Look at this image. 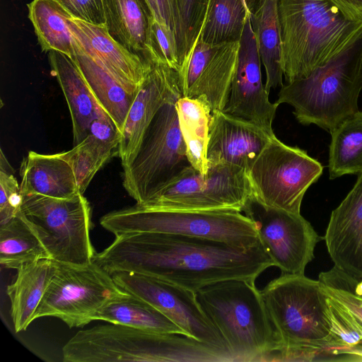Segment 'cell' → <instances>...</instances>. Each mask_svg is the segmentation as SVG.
I'll return each instance as SVG.
<instances>
[{
	"mask_svg": "<svg viewBox=\"0 0 362 362\" xmlns=\"http://www.w3.org/2000/svg\"><path fill=\"white\" fill-rule=\"evenodd\" d=\"M100 223L115 236L151 232L199 237L242 248L262 244L254 222L234 210H163L136 204L109 212Z\"/></svg>",
	"mask_w": 362,
	"mask_h": 362,
	"instance_id": "obj_7",
	"label": "cell"
},
{
	"mask_svg": "<svg viewBox=\"0 0 362 362\" xmlns=\"http://www.w3.org/2000/svg\"><path fill=\"white\" fill-rule=\"evenodd\" d=\"M55 262V274L35 313V320L54 317L69 327H81L93 321L102 308L127 293L112 274L93 261L87 264Z\"/></svg>",
	"mask_w": 362,
	"mask_h": 362,
	"instance_id": "obj_10",
	"label": "cell"
},
{
	"mask_svg": "<svg viewBox=\"0 0 362 362\" xmlns=\"http://www.w3.org/2000/svg\"><path fill=\"white\" fill-rule=\"evenodd\" d=\"M318 280L326 293L362 318V280L357 281L335 267L321 272Z\"/></svg>",
	"mask_w": 362,
	"mask_h": 362,
	"instance_id": "obj_35",
	"label": "cell"
},
{
	"mask_svg": "<svg viewBox=\"0 0 362 362\" xmlns=\"http://www.w3.org/2000/svg\"><path fill=\"white\" fill-rule=\"evenodd\" d=\"M252 195L244 169L227 163H208L206 174L190 165L153 198L138 204L163 210L243 212Z\"/></svg>",
	"mask_w": 362,
	"mask_h": 362,
	"instance_id": "obj_12",
	"label": "cell"
},
{
	"mask_svg": "<svg viewBox=\"0 0 362 362\" xmlns=\"http://www.w3.org/2000/svg\"><path fill=\"white\" fill-rule=\"evenodd\" d=\"M255 282L225 280L196 292L199 304L225 341L234 361H267L281 349Z\"/></svg>",
	"mask_w": 362,
	"mask_h": 362,
	"instance_id": "obj_5",
	"label": "cell"
},
{
	"mask_svg": "<svg viewBox=\"0 0 362 362\" xmlns=\"http://www.w3.org/2000/svg\"><path fill=\"white\" fill-rule=\"evenodd\" d=\"M112 276L124 291L151 304L193 338L228 356L221 335L199 304L196 292L156 277L135 272H115Z\"/></svg>",
	"mask_w": 362,
	"mask_h": 362,
	"instance_id": "obj_13",
	"label": "cell"
},
{
	"mask_svg": "<svg viewBox=\"0 0 362 362\" xmlns=\"http://www.w3.org/2000/svg\"><path fill=\"white\" fill-rule=\"evenodd\" d=\"M248 14L243 0H209L198 37L212 45L240 41Z\"/></svg>",
	"mask_w": 362,
	"mask_h": 362,
	"instance_id": "obj_33",
	"label": "cell"
},
{
	"mask_svg": "<svg viewBox=\"0 0 362 362\" xmlns=\"http://www.w3.org/2000/svg\"><path fill=\"white\" fill-rule=\"evenodd\" d=\"M110 35L130 52L147 61L152 11L146 0H103Z\"/></svg>",
	"mask_w": 362,
	"mask_h": 362,
	"instance_id": "obj_23",
	"label": "cell"
},
{
	"mask_svg": "<svg viewBox=\"0 0 362 362\" xmlns=\"http://www.w3.org/2000/svg\"><path fill=\"white\" fill-rule=\"evenodd\" d=\"M323 166L306 151L271 138L247 172L252 196L262 204L300 214L308 189Z\"/></svg>",
	"mask_w": 362,
	"mask_h": 362,
	"instance_id": "obj_11",
	"label": "cell"
},
{
	"mask_svg": "<svg viewBox=\"0 0 362 362\" xmlns=\"http://www.w3.org/2000/svg\"><path fill=\"white\" fill-rule=\"evenodd\" d=\"M348 20L362 23V0H327Z\"/></svg>",
	"mask_w": 362,
	"mask_h": 362,
	"instance_id": "obj_42",
	"label": "cell"
},
{
	"mask_svg": "<svg viewBox=\"0 0 362 362\" xmlns=\"http://www.w3.org/2000/svg\"><path fill=\"white\" fill-rule=\"evenodd\" d=\"M328 168L331 180L362 171V112L344 119L331 132Z\"/></svg>",
	"mask_w": 362,
	"mask_h": 362,
	"instance_id": "obj_31",
	"label": "cell"
},
{
	"mask_svg": "<svg viewBox=\"0 0 362 362\" xmlns=\"http://www.w3.org/2000/svg\"><path fill=\"white\" fill-rule=\"evenodd\" d=\"M362 89V32L342 52L309 76L283 84L276 103H287L296 119L329 133L358 111Z\"/></svg>",
	"mask_w": 362,
	"mask_h": 362,
	"instance_id": "obj_6",
	"label": "cell"
},
{
	"mask_svg": "<svg viewBox=\"0 0 362 362\" xmlns=\"http://www.w3.org/2000/svg\"><path fill=\"white\" fill-rule=\"evenodd\" d=\"M115 148L88 134L69 151L59 153L71 165L80 193L83 194L96 173L112 156Z\"/></svg>",
	"mask_w": 362,
	"mask_h": 362,
	"instance_id": "obj_34",
	"label": "cell"
},
{
	"mask_svg": "<svg viewBox=\"0 0 362 362\" xmlns=\"http://www.w3.org/2000/svg\"><path fill=\"white\" fill-rule=\"evenodd\" d=\"M147 61L165 64L177 72L180 69L175 36L164 23L154 17L151 21L148 36Z\"/></svg>",
	"mask_w": 362,
	"mask_h": 362,
	"instance_id": "obj_36",
	"label": "cell"
},
{
	"mask_svg": "<svg viewBox=\"0 0 362 362\" xmlns=\"http://www.w3.org/2000/svg\"><path fill=\"white\" fill-rule=\"evenodd\" d=\"M69 26L78 46L136 95L153 63L146 62L115 40L105 25L71 18Z\"/></svg>",
	"mask_w": 362,
	"mask_h": 362,
	"instance_id": "obj_17",
	"label": "cell"
},
{
	"mask_svg": "<svg viewBox=\"0 0 362 362\" xmlns=\"http://www.w3.org/2000/svg\"><path fill=\"white\" fill-rule=\"evenodd\" d=\"M175 108L189 162L204 175L208 170L207 147L211 110L204 100L186 96L176 101Z\"/></svg>",
	"mask_w": 362,
	"mask_h": 362,
	"instance_id": "obj_27",
	"label": "cell"
},
{
	"mask_svg": "<svg viewBox=\"0 0 362 362\" xmlns=\"http://www.w3.org/2000/svg\"><path fill=\"white\" fill-rule=\"evenodd\" d=\"M272 137L252 123L223 111L214 112L209 127L208 163L230 164L247 173Z\"/></svg>",
	"mask_w": 362,
	"mask_h": 362,
	"instance_id": "obj_19",
	"label": "cell"
},
{
	"mask_svg": "<svg viewBox=\"0 0 362 362\" xmlns=\"http://www.w3.org/2000/svg\"><path fill=\"white\" fill-rule=\"evenodd\" d=\"M73 18L94 25H105L103 0H56Z\"/></svg>",
	"mask_w": 362,
	"mask_h": 362,
	"instance_id": "obj_41",
	"label": "cell"
},
{
	"mask_svg": "<svg viewBox=\"0 0 362 362\" xmlns=\"http://www.w3.org/2000/svg\"><path fill=\"white\" fill-rule=\"evenodd\" d=\"M93 262L110 274L139 273L194 292L225 280L255 281L274 266L262 244L242 248L199 237L151 232L115 236Z\"/></svg>",
	"mask_w": 362,
	"mask_h": 362,
	"instance_id": "obj_1",
	"label": "cell"
},
{
	"mask_svg": "<svg viewBox=\"0 0 362 362\" xmlns=\"http://www.w3.org/2000/svg\"><path fill=\"white\" fill-rule=\"evenodd\" d=\"M180 1L185 42V61L201 32L208 8L209 0Z\"/></svg>",
	"mask_w": 362,
	"mask_h": 362,
	"instance_id": "obj_38",
	"label": "cell"
},
{
	"mask_svg": "<svg viewBox=\"0 0 362 362\" xmlns=\"http://www.w3.org/2000/svg\"><path fill=\"white\" fill-rule=\"evenodd\" d=\"M21 194L66 199L79 192L74 171L59 153L29 151L20 168Z\"/></svg>",
	"mask_w": 362,
	"mask_h": 362,
	"instance_id": "obj_21",
	"label": "cell"
},
{
	"mask_svg": "<svg viewBox=\"0 0 362 362\" xmlns=\"http://www.w3.org/2000/svg\"><path fill=\"white\" fill-rule=\"evenodd\" d=\"M177 100L158 110L134 155L122 164L123 186L136 204L153 198L191 165L179 127Z\"/></svg>",
	"mask_w": 362,
	"mask_h": 362,
	"instance_id": "obj_8",
	"label": "cell"
},
{
	"mask_svg": "<svg viewBox=\"0 0 362 362\" xmlns=\"http://www.w3.org/2000/svg\"><path fill=\"white\" fill-rule=\"evenodd\" d=\"M28 7L42 51H57L72 58L74 37L69 26L72 18L69 13L56 0H33Z\"/></svg>",
	"mask_w": 362,
	"mask_h": 362,
	"instance_id": "obj_29",
	"label": "cell"
},
{
	"mask_svg": "<svg viewBox=\"0 0 362 362\" xmlns=\"http://www.w3.org/2000/svg\"><path fill=\"white\" fill-rule=\"evenodd\" d=\"M65 362L229 361L193 338L112 324L78 331L64 346Z\"/></svg>",
	"mask_w": 362,
	"mask_h": 362,
	"instance_id": "obj_4",
	"label": "cell"
},
{
	"mask_svg": "<svg viewBox=\"0 0 362 362\" xmlns=\"http://www.w3.org/2000/svg\"><path fill=\"white\" fill-rule=\"evenodd\" d=\"M324 239L334 267L362 280V171L352 189L332 211Z\"/></svg>",
	"mask_w": 362,
	"mask_h": 362,
	"instance_id": "obj_18",
	"label": "cell"
},
{
	"mask_svg": "<svg viewBox=\"0 0 362 362\" xmlns=\"http://www.w3.org/2000/svg\"><path fill=\"white\" fill-rule=\"evenodd\" d=\"M22 195L20 185L12 173L0 170V225L16 216L20 211Z\"/></svg>",
	"mask_w": 362,
	"mask_h": 362,
	"instance_id": "obj_39",
	"label": "cell"
},
{
	"mask_svg": "<svg viewBox=\"0 0 362 362\" xmlns=\"http://www.w3.org/2000/svg\"><path fill=\"white\" fill-rule=\"evenodd\" d=\"M56 262L49 258L25 264L18 268L13 281L7 286L11 315L16 332L25 330L55 274Z\"/></svg>",
	"mask_w": 362,
	"mask_h": 362,
	"instance_id": "obj_22",
	"label": "cell"
},
{
	"mask_svg": "<svg viewBox=\"0 0 362 362\" xmlns=\"http://www.w3.org/2000/svg\"><path fill=\"white\" fill-rule=\"evenodd\" d=\"M182 96L178 72L165 64L153 63L128 112L117 153L122 164L136 153L158 110Z\"/></svg>",
	"mask_w": 362,
	"mask_h": 362,
	"instance_id": "obj_16",
	"label": "cell"
},
{
	"mask_svg": "<svg viewBox=\"0 0 362 362\" xmlns=\"http://www.w3.org/2000/svg\"><path fill=\"white\" fill-rule=\"evenodd\" d=\"M49 258V253L21 211L8 222L0 225V263L7 269L21 266L40 259Z\"/></svg>",
	"mask_w": 362,
	"mask_h": 362,
	"instance_id": "obj_30",
	"label": "cell"
},
{
	"mask_svg": "<svg viewBox=\"0 0 362 362\" xmlns=\"http://www.w3.org/2000/svg\"><path fill=\"white\" fill-rule=\"evenodd\" d=\"M73 44V60L98 103L109 115L122 134L128 112L136 95L132 94L104 66L86 54L74 38Z\"/></svg>",
	"mask_w": 362,
	"mask_h": 362,
	"instance_id": "obj_24",
	"label": "cell"
},
{
	"mask_svg": "<svg viewBox=\"0 0 362 362\" xmlns=\"http://www.w3.org/2000/svg\"><path fill=\"white\" fill-rule=\"evenodd\" d=\"M260 0H243L247 11L251 15L257 8Z\"/></svg>",
	"mask_w": 362,
	"mask_h": 362,
	"instance_id": "obj_44",
	"label": "cell"
},
{
	"mask_svg": "<svg viewBox=\"0 0 362 362\" xmlns=\"http://www.w3.org/2000/svg\"><path fill=\"white\" fill-rule=\"evenodd\" d=\"M222 45L209 44L197 38L178 72L182 96L187 94Z\"/></svg>",
	"mask_w": 362,
	"mask_h": 362,
	"instance_id": "obj_37",
	"label": "cell"
},
{
	"mask_svg": "<svg viewBox=\"0 0 362 362\" xmlns=\"http://www.w3.org/2000/svg\"><path fill=\"white\" fill-rule=\"evenodd\" d=\"M146 1H147V2L148 3V4L150 6V8H151V9L152 11V13H153V17L157 21H160L161 23H163V20L161 18L160 12H159L157 1L156 0H146Z\"/></svg>",
	"mask_w": 362,
	"mask_h": 362,
	"instance_id": "obj_43",
	"label": "cell"
},
{
	"mask_svg": "<svg viewBox=\"0 0 362 362\" xmlns=\"http://www.w3.org/2000/svg\"><path fill=\"white\" fill-rule=\"evenodd\" d=\"M279 1L260 0L254 13L250 15L259 54L266 73L264 87L269 93L272 88L283 85Z\"/></svg>",
	"mask_w": 362,
	"mask_h": 362,
	"instance_id": "obj_26",
	"label": "cell"
},
{
	"mask_svg": "<svg viewBox=\"0 0 362 362\" xmlns=\"http://www.w3.org/2000/svg\"><path fill=\"white\" fill-rule=\"evenodd\" d=\"M49 61L69 109L74 144L76 145L86 137L91 122L102 107L72 58L57 51H50Z\"/></svg>",
	"mask_w": 362,
	"mask_h": 362,
	"instance_id": "obj_20",
	"label": "cell"
},
{
	"mask_svg": "<svg viewBox=\"0 0 362 362\" xmlns=\"http://www.w3.org/2000/svg\"><path fill=\"white\" fill-rule=\"evenodd\" d=\"M163 23L174 33L180 69L185 59V42L180 0H156Z\"/></svg>",
	"mask_w": 362,
	"mask_h": 362,
	"instance_id": "obj_40",
	"label": "cell"
},
{
	"mask_svg": "<svg viewBox=\"0 0 362 362\" xmlns=\"http://www.w3.org/2000/svg\"><path fill=\"white\" fill-rule=\"evenodd\" d=\"M93 320H103L146 331L186 336L181 328L156 308L129 293L102 308L94 315Z\"/></svg>",
	"mask_w": 362,
	"mask_h": 362,
	"instance_id": "obj_28",
	"label": "cell"
},
{
	"mask_svg": "<svg viewBox=\"0 0 362 362\" xmlns=\"http://www.w3.org/2000/svg\"><path fill=\"white\" fill-rule=\"evenodd\" d=\"M278 106L276 102H270L269 93L262 83L261 59L248 14L240 40L229 98L223 111L260 127L272 137L276 136L272 123Z\"/></svg>",
	"mask_w": 362,
	"mask_h": 362,
	"instance_id": "obj_15",
	"label": "cell"
},
{
	"mask_svg": "<svg viewBox=\"0 0 362 362\" xmlns=\"http://www.w3.org/2000/svg\"><path fill=\"white\" fill-rule=\"evenodd\" d=\"M21 195V212L52 259L74 264L93 261L91 209L83 194L66 199Z\"/></svg>",
	"mask_w": 362,
	"mask_h": 362,
	"instance_id": "obj_9",
	"label": "cell"
},
{
	"mask_svg": "<svg viewBox=\"0 0 362 362\" xmlns=\"http://www.w3.org/2000/svg\"><path fill=\"white\" fill-rule=\"evenodd\" d=\"M281 64L287 83L325 66L362 32L327 0H279Z\"/></svg>",
	"mask_w": 362,
	"mask_h": 362,
	"instance_id": "obj_3",
	"label": "cell"
},
{
	"mask_svg": "<svg viewBox=\"0 0 362 362\" xmlns=\"http://www.w3.org/2000/svg\"><path fill=\"white\" fill-rule=\"evenodd\" d=\"M326 294L333 361H362V318Z\"/></svg>",
	"mask_w": 362,
	"mask_h": 362,
	"instance_id": "obj_32",
	"label": "cell"
},
{
	"mask_svg": "<svg viewBox=\"0 0 362 362\" xmlns=\"http://www.w3.org/2000/svg\"><path fill=\"white\" fill-rule=\"evenodd\" d=\"M239 47L240 41L223 44L185 96L204 100L211 112L223 111L235 73Z\"/></svg>",
	"mask_w": 362,
	"mask_h": 362,
	"instance_id": "obj_25",
	"label": "cell"
},
{
	"mask_svg": "<svg viewBox=\"0 0 362 362\" xmlns=\"http://www.w3.org/2000/svg\"><path fill=\"white\" fill-rule=\"evenodd\" d=\"M243 212L255 224L262 245L281 274H304L323 239L311 224L300 214L266 206L252 195Z\"/></svg>",
	"mask_w": 362,
	"mask_h": 362,
	"instance_id": "obj_14",
	"label": "cell"
},
{
	"mask_svg": "<svg viewBox=\"0 0 362 362\" xmlns=\"http://www.w3.org/2000/svg\"><path fill=\"white\" fill-rule=\"evenodd\" d=\"M260 291L281 343L269 361H333L327 294L319 280L281 274Z\"/></svg>",
	"mask_w": 362,
	"mask_h": 362,
	"instance_id": "obj_2",
	"label": "cell"
}]
</instances>
